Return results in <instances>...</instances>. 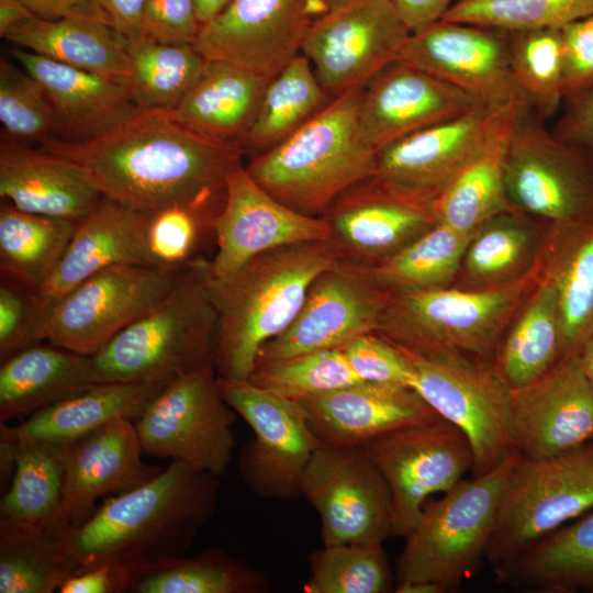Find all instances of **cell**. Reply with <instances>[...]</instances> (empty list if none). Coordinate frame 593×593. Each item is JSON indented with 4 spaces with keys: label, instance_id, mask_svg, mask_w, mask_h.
<instances>
[{
    "label": "cell",
    "instance_id": "obj_1",
    "mask_svg": "<svg viewBox=\"0 0 593 593\" xmlns=\"http://www.w3.org/2000/svg\"><path fill=\"white\" fill-rule=\"evenodd\" d=\"M76 165L102 197L154 214L181 206L212 227L233 166L244 147L202 136L163 110H139L87 142L54 139L38 146Z\"/></svg>",
    "mask_w": 593,
    "mask_h": 593
},
{
    "label": "cell",
    "instance_id": "obj_2",
    "mask_svg": "<svg viewBox=\"0 0 593 593\" xmlns=\"http://www.w3.org/2000/svg\"><path fill=\"white\" fill-rule=\"evenodd\" d=\"M217 477L171 461L146 483L109 496L70 537L78 572L124 568L186 556L217 504Z\"/></svg>",
    "mask_w": 593,
    "mask_h": 593
},
{
    "label": "cell",
    "instance_id": "obj_3",
    "mask_svg": "<svg viewBox=\"0 0 593 593\" xmlns=\"http://www.w3.org/2000/svg\"><path fill=\"white\" fill-rule=\"evenodd\" d=\"M219 325L213 366L219 378L246 382L260 348L299 314L316 277L336 258L326 242L278 247L250 259L225 279L211 278Z\"/></svg>",
    "mask_w": 593,
    "mask_h": 593
},
{
    "label": "cell",
    "instance_id": "obj_4",
    "mask_svg": "<svg viewBox=\"0 0 593 593\" xmlns=\"http://www.w3.org/2000/svg\"><path fill=\"white\" fill-rule=\"evenodd\" d=\"M360 89L333 98L288 138L256 155L245 166L248 175L287 206L322 216L340 192L376 172L378 152L359 124Z\"/></svg>",
    "mask_w": 593,
    "mask_h": 593
},
{
    "label": "cell",
    "instance_id": "obj_5",
    "mask_svg": "<svg viewBox=\"0 0 593 593\" xmlns=\"http://www.w3.org/2000/svg\"><path fill=\"white\" fill-rule=\"evenodd\" d=\"M204 260H189L164 300L91 356L97 383H168L213 362L219 312Z\"/></svg>",
    "mask_w": 593,
    "mask_h": 593
},
{
    "label": "cell",
    "instance_id": "obj_6",
    "mask_svg": "<svg viewBox=\"0 0 593 593\" xmlns=\"http://www.w3.org/2000/svg\"><path fill=\"white\" fill-rule=\"evenodd\" d=\"M540 276L539 268L493 289L449 286L392 293L374 333L424 356L459 354L494 361L504 333Z\"/></svg>",
    "mask_w": 593,
    "mask_h": 593
},
{
    "label": "cell",
    "instance_id": "obj_7",
    "mask_svg": "<svg viewBox=\"0 0 593 593\" xmlns=\"http://www.w3.org/2000/svg\"><path fill=\"white\" fill-rule=\"evenodd\" d=\"M521 452L516 449L486 473L472 475L424 505L404 537L396 585L422 583L455 592L485 557L501 494Z\"/></svg>",
    "mask_w": 593,
    "mask_h": 593
},
{
    "label": "cell",
    "instance_id": "obj_8",
    "mask_svg": "<svg viewBox=\"0 0 593 593\" xmlns=\"http://www.w3.org/2000/svg\"><path fill=\"white\" fill-rule=\"evenodd\" d=\"M593 510V441L546 458L522 454L500 497L484 559L493 568Z\"/></svg>",
    "mask_w": 593,
    "mask_h": 593
},
{
    "label": "cell",
    "instance_id": "obj_9",
    "mask_svg": "<svg viewBox=\"0 0 593 593\" xmlns=\"http://www.w3.org/2000/svg\"><path fill=\"white\" fill-rule=\"evenodd\" d=\"M396 347L413 368V389L468 438L474 461L472 475L489 472L516 450L513 389L494 361L459 354L424 356Z\"/></svg>",
    "mask_w": 593,
    "mask_h": 593
},
{
    "label": "cell",
    "instance_id": "obj_10",
    "mask_svg": "<svg viewBox=\"0 0 593 593\" xmlns=\"http://www.w3.org/2000/svg\"><path fill=\"white\" fill-rule=\"evenodd\" d=\"M186 265H119L101 270L46 312L36 329L37 342L86 356L97 354L164 300Z\"/></svg>",
    "mask_w": 593,
    "mask_h": 593
},
{
    "label": "cell",
    "instance_id": "obj_11",
    "mask_svg": "<svg viewBox=\"0 0 593 593\" xmlns=\"http://www.w3.org/2000/svg\"><path fill=\"white\" fill-rule=\"evenodd\" d=\"M235 414L210 362L169 381L134 425L144 452L220 477L232 459Z\"/></svg>",
    "mask_w": 593,
    "mask_h": 593
},
{
    "label": "cell",
    "instance_id": "obj_12",
    "mask_svg": "<svg viewBox=\"0 0 593 593\" xmlns=\"http://www.w3.org/2000/svg\"><path fill=\"white\" fill-rule=\"evenodd\" d=\"M528 110L519 114L507 144L510 203L547 224L593 215V155L550 133Z\"/></svg>",
    "mask_w": 593,
    "mask_h": 593
},
{
    "label": "cell",
    "instance_id": "obj_13",
    "mask_svg": "<svg viewBox=\"0 0 593 593\" xmlns=\"http://www.w3.org/2000/svg\"><path fill=\"white\" fill-rule=\"evenodd\" d=\"M360 448L390 489L395 537L412 530L429 495L456 486L474 465L466 435L439 415L384 434Z\"/></svg>",
    "mask_w": 593,
    "mask_h": 593
},
{
    "label": "cell",
    "instance_id": "obj_14",
    "mask_svg": "<svg viewBox=\"0 0 593 593\" xmlns=\"http://www.w3.org/2000/svg\"><path fill=\"white\" fill-rule=\"evenodd\" d=\"M434 200L378 174L365 177L322 214L326 244L336 260L377 267L438 223Z\"/></svg>",
    "mask_w": 593,
    "mask_h": 593
},
{
    "label": "cell",
    "instance_id": "obj_15",
    "mask_svg": "<svg viewBox=\"0 0 593 593\" xmlns=\"http://www.w3.org/2000/svg\"><path fill=\"white\" fill-rule=\"evenodd\" d=\"M226 403L250 426L255 438L242 450L239 472L262 497L302 495L305 468L320 441L299 401L251 384L219 378Z\"/></svg>",
    "mask_w": 593,
    "mask_h": 593
},
{
    "label": "cell",
    "instance_id": "obj_16",
    "mask_svg": "<svg viewBox=\"0 0 593 593\" xmlns=\"http://www.w3.org/2000/svg\"><path fill=\"white\" fill-rule=\"evenodd\" d=\"M410 34L390 0H349L311 23L301 52L335 98L396 61Z\"/></svg>",
    "mask_w": 593,
    "mask_h": 593
},
{
    "label": "cell",
    "instance_id": "obj_17",
    "mask_svg": "<svg viewBox=\"0 0 593 593\" xmlns=\"http://www.w3.org/2000/svg\"><path fill=\"white\" fill-rule=\"evenodd\" d=\"M301 490L320 516L323 546L383 544L392 536L390 489L361 448L320 444Z\"/></svg>",
    "mask_w": 593,
    "mask_h": 593
},
{
    "label": "cell",
    "instance_id": "obj_18",
    "mask_svg": "<svg viewBox=\"0 0 593 593\" xmlns=\"http://www.w3.org/2000/svg\"><path fill=\"white\" fill-rule=\"evenodd\" d=\"M391 294L370 268L336 260L316 277L294 321L260 348L256 362L342 348L374 333Z\"/></svg>",
    "mask_w": 593,
    "mask_h": 593
},
{
    "label": "cell",
    "instance_id": "obj_19",
    "mask_svg": "<svg viewBox=\"0 0 593 593\" xmlns=\"http://www.w3.org/2000/svg\"><path fill=\"white\" fill-rule=\"evenodd\" d=\"M398 60L462 90L479 103L527 104L511 69L508 32L439 20L411 32Z\"/></svg>",
    "mask_w": 593,
    "mask_h": 593
},
{
    "label": "cell",
    "instance_id": "obj_20",
    "mask_svg": "<svg viewBox=\"0 0 593 593\" xmlns=\"http://www.w3.org/2000/svg\"><path fill=\"white\" fill-rule=\"evenodd\" d=\"M217 251L208 260L213 279H225L256 256L287 245L326 242L323 216L300 213L262 189L242 163L231 168L222 206L212 223Z\"/></svg>",
    "mask_w": 593,
    "mask_h": 593
},
{
    "label": "cell",
    "instance_id": "obj_21",
    "mask_svg": "<svg viewBox=\"0 0 593 593\" xmlns=\"http://www.w3.org/2000/svg\"><path fill=\"white\" fill-rule=\"evenodd\" d=\"M306 0H233L203 24L193 43L209 61L273 78L300 55L313 22Z\"/></svg>",
    "mask_w": 593,
    "mask_h": 593
},
{
    "label": "cell",
    "instance_id": "obj_22",
    "mask_svg": "<svg viewBox=\"0 0 593 593\" xmlns=\"http://www.w3.org/2000/svg\"><path fill=\"white\" fill-rule=\"evenodd\" d=\"M522 107L479 104L407 135L378 153L374 174L435 199Z\"/></svg>",
    "mask_w": 593,
    "mask_h": 593
},
{
    "label": "cell",
    "instance_id": "obj_23",
    "mask_svg": "<svg viewBox=\"0 0 593 593\" xmlns=\"http://www.w3.org/2000/svg\"><path fill=\"white\" fill-rule=\"evenodd\" d=\"M512 435L526 458L564 454L593 441V390L573 354L513 389Z\"/></svg>",
    "mask_w": 593,
    "mask_h": 593
},
{
    "label": "cell",
    "instance_id": "obj_24",
    "mask_svg": "<svg viewBox=\"0 0 593 593\" xmlns=\"http://www.w3.org/2000/svg\"><path fill=\"white\" fill-rule=\"evenodd\" d=\"M149 221L150 214L101 197L77 221L61 259L35 291L37 326L57 301L103 269L119 265L159 266L149 246Z\"/></svg>",
    "mask_w": 593,
    "mask_h": 593
},
{
    "label": "cell",
    "instance_id": "obj_25",
    "mask_svg": "<svg viewBox=\"0 0 593 593\" xmlns=\"http://www.w3.org/2000/svg\"><path fill=\"white\" fill-rule=\"evenodd\" d=\"M134 421L118 417L64 448V488L58 517L79 527L105 496L128 492L163 471L142 460Z\"/></svg>",
    "mask_w": 593,
    "mask_h": 593
},
{
    "label": "cell",
    "instance_id": "obj_26",
    "mask_svg": "<svg viewBox=\"0 0 593 593\" xmlns=\"http://www.w3.org/2000/svg\"><path fill=\"white\" fill-rule=\"evenodd\" d=\"M479 104L462 90L401 60L360 89L359 124L379 153L388 145Z\"/></svg>",
    "mask_w": 593,
    "mask_h": 593
},
{
    "label": "cell",
    "instance_id": "obj_27",
    "mask_svg": "<svg viewBox=\"0 0 593 593\" xmlns=\"http://www.w3.org/2000/svg\"><path fill=\"white\" fill-rule=\"evenodd\" d=\"M299 402L318 441L333 448H360L438 415L414 389L395 383L358 381Z\"/></svg>",
    "mask_w": 593,
    "mask_h": 593
},
{
    "label": "cell",
    "instance_id": "obj_28",
    "mask_svg": "<svg viewBox=\"0 0 593 593\" xmlns=\"http://www.w3.org/2000/svg\"><path fill=\"white\" fill-rule=\"evenodd\" d=\"M11 56L43 87L64 141L98 138L141 110L122 83L20 47Z\"/></svg>",
    "mask_w": 593,
    "mask_h": 593
},
{
    "label": "cell",
    "instance_id": "obj_29",
    "mask_svg": "<svg viewBox=\"0 0 593 593\" xmlns=\"http://www.w3.org/2000/svg\"><path fill=\"white\" fill-rule=\"evenodd\" d=\"M0 197L25 212L79 221L102 195L70 161L5 141L0 147Z\"/></svg>",
    "mask_w": 593,
    "mask_h": 593
},
{
    "label": "cell",
    "instance_id": "obj_30",
    "mask_svg": "<svg viewBox=\"0 0 593 593\" xmlns=\"http://www.w3.org/2000/svg\"><path fill=\"white\" fill-rule=\"evenodd\" d=\"M540 271L558 298L559 359L578 354L593 333V215L548 224Z\"/></svg>",
    "mask_w": 593,
    "mask_h": 593
},
{
    "label": "cell",
    "instance_id": "obj_31",
    "mask_svg": "<svg viewBox=\"0 0 593 593\" xmlns=\"http://www.w3.org/2000/svg\"><path fill=\"white\" fill-rule=\"evenodd\" d=\"M3 38L16 47L127 88L131 67L125 38L92 13H77L55 20L33 15Z\"/></svg>",
    "mask_w": 593,
    "mask_h": 593
},
{
    "label": "cell",
    "instance_id": "obj_32",
    "mask_svg": "<svg viewBox=\"0 0 593 593\" xmlns=\"http://www.w3.org/2000/svg\"><path fill=\"white\" fill-rule=\"evenodd\" d=\"M270 80L228 63L208 60L183 99L165 112L202 136L240 144Z\"/></svg>",
    "mask_w": 593,
    "mask_h": 593
},
{
    "label": "cell",
    "instance_id": "obj_33",
    "mask_svg": "<svg viewBox=\"0 0 593 593\" xmlns=\"http://www.w3.org/2000/svg\"><path fill=\"white\" fill-rule=\"evenodd\" d=\"M98 384L91 356L36 343L0 366V423L32 415Z\"/></svg>",
    "mask_w": 593,
    "mask_h": 593
},
{
    "label": "cell",
    "instance_id": "obj_34",
    "mask_svg": "<svg viewBox=\"0 0 593 593\" xmlns=\"http://www.w3.org/2000/svg\"><path fill=\"white\" fill-rule=\"evenodd\" d=\"M167 383H98L14 426L0 423V441L70 444L114 418L135 421Z\"/></svg>",
    "mask_w": 593,
    "mask_h": 593
},
{
    "label": "cell",
    "instance_id": "obj_35",
    "mask_svg": "<svg viewBox=\"0 0 593 593\" xmlns=\"http://www.w3.org/2000/svg\"><path fill=\"white\" fill-rule=\"evenodd\" d=\"M547 223L519 211L500 213L475 230L455 281L463 289H493L540 268Z\"/></svg>",
    "mask_w": 593,
    "mask_h": 593
},
{
    "label": "cell",
    "instance_id": "obj_36",
    "mask_svg": "<svg viewBox=\"0 0 593 593\" xmlns=\"http://www.w3.org/2000/svg\"><path fill=\"white\" fill-rule=\"evenodd\" d=\"M500 584L544 593H593V510L493 568Z\"/></svg>",
    "mask_w": 593,
    "mask_h": 593
},
{
    "label": "cell",
    "instance_id": "obj_37",
    "mask_svg": "<svg viewBox=\"0 0 593 593\" xmlns=\"http://www.w3.org/2000/svg\"><path fill=\"white\" fill-rule=\"evenodd\" d=\"M75 528L59 517L22 523L0 517V593H53L78 564L70 550Z\"/></svg>",
    "mask_w": 593,
    "mask_h": 593
},
{
    "label": "cell",
    "instance_id": "obj_38",
    "mask_svg": "<svg viewBox=\"0 0 593 593\" xmlns=\"http://www.w3.org/2000/svg\"><path fill=\"white\" fill-rule=\"evenodd\" d=\"M514 111L483 149L435 198L438 223L472 234L491 217L515 210L505 188L504 165L507 144L519 114Z\"/></svg>",
    "mask_w": 593,
    "mask_h": 593
},
{
    "label": "cell",
    "instance_id": "obj_39",
    "mask_svg": "<svg viewBox=\"0 0 593 593\" xmlns=\"http://www.w3.org/2000/svg\"><path fill=\"white\" fill-rule=\"evenodd\" d=\"M560 312L555 288L540 276L497 347L494 362L512 389L545 374L560 357Z\"/></svg>",
    "mask_w": 593,
    "mask_h": 593
},
{
    "label": "cell",
    "instance_id": "obj_40",
    "mask_svg": "<svg viewBox=\"0 0 593 593\" xmlns=\"http://www.w3.org/2000/svg\"><path fill=\"white\" fill-rule=\"evenodd\" d=\"M65 444L44 440L0 441L2 475L13 472L1 499L0 517L42 523L58 517L64 488Z\"/></svg>",
    "mask_w": 593,
    "mask_h": 593
},
{
    "label": "cell",
    "instance_id": "obj_41",
    "mask_svg": "<svg viewBox=\"0 0 593 593\" xmlns=\"http://www.w3.org/2000/svg\"><path fill=\"white\" fill-rule=\"evenodd\" d=\"M126 593H265L267 578L216 547L194 557L125 568Z\"/></svg>",
    "mask_w": 593,
    "mask_h": 593
},
{
    "label": "cell",
    "instance_id": "obj_42",
    "mask_svg": "<svg viewBox=\"0 0 593 593\" xmlns=\"http://www.w3.org/2000/svg\"><path fill=\"white\" fill-rule=\"evenodd\" d=\"M3 201L0 208L1 276L36 291L61 259L77 221L25 212Z\"/></svg>",
    "mask_w": 593,
    "mask_h": 593
},
{
    "label": "cell",
    "instance_id": "obj_43",
    "mask_svg": "<svg viewBox=\"0 0 593 593\" xmlns=\"http://www.w3.org/2000/svg\"><path fill=\"white\" fill-rule=\"evenodd\" d=\"M332 99L309 59L298 55L268 83L255 121L240 145L245 152L269 150L302 127Z\"/></svg>",
    "mask_w": 593,
    "mask_h": 593
},
{
    "label": "cell",
    "instance_id": "obj_44",
    "mask_svg": "<svg viewBox=\"0 0 593 593\" xmlns=\"http://www.w3.org/2000/svg\"><path fill=\"white\" fill-rule=\"evenodd\" d=\"M131 77L127 90L141 110L174 109L208 60L193 44L161 43L145 35L125 38Z\"/></svg>",
    "mask_w": 593,
    "mask_h": 593
},
{
    "label": "cell",
    "instance_id": "obj_45",
    "mask_svg": "<svg viewBox=\"0 0 593 593\" xmlns=\"http://www.w3.org/2000/svg\"><path fill=\"white\" fill-rule=\"evenodd\" d=\"M472 234L437 223L391 258L370 268L391 293L454 286Z\"/></svg>",
    "mask_w": 593,
    "mask_h": 593
},
{
    "label": "cell",
    "instance_id": "obj_46",
    "mask_svg": "<svg viewBox=\"0 0 593 593\" xmlns=\"http://www.w3.org/2000/svg\"><path fill=\"white\" fill-rule=\"evenodd\" d=\"M511 69L529 108L541 118L553 115L563 94L560 29L508 32Z\"/></svg>",
    "mask_w": 593,
    "mask_h": 593
},
{
    "label": "cell",
    "instance_id": "obj_47",
    "mask_svg": "<svg viewBox=\"0 0 593 593\" xmlns=\"http://www.w3.org/2000/svg\"><path fill=\"white\" fill-rule=\"evenodd\" d=\"M383 544L323 546L310 557L307 593H385L393 577Z\"/></svg>",
    "mask_w": 593,
    "mask_h": 593
},
{
    "label": "cell",
    "instance_id": "obj_48",
    "mask_svg": "<svg viewBox=\"0 0 593 593\" xmlns=\"http://www.w3.org/2000/svg\"><path fill=\"white\" fill-rule=\"evenodd\" d=\"M360 381L340 348L256 362L248 382L295 401Z\"/></svg>",
    "mask_w": 593,
    "mask_h": 593
},
{
    "label": "cell",
    "instance_id": "obj_49",
    "mask_svg": "<svg viewBox=\"0 0 593 593\" xmlns=\"http://www.w3.org/2000/svg\"><path fill=\"white\" fill-rule=\"evenodd\" d=\"M593 13V0H458L440 20L505 32L562 29Z\"/></svg>",
    "mask_w": 593,
    "mask_h": 593
},
{
    "label": "cell",
    "instance_id": "obj_50",
    "mask_svg": "<svg viewBox=\"0 0 593 593\" xmlns=\"http://www.w3.org/2000/svg\"><path fill=\"white\" fill-rule=\"evenodd\" d=\"M0 121L7 141L27 145L61 139L53 107L40 82L20 64L0 60Z\"/></svg>",
    "mask_w": 593,
    "mask_h": 593
},
{
    "label": "cell",
    "instance_id": "obj_51",
    "mask_svg": "<svg viewBox=\"0 0 593 593\" xmlns=\"http://www.w3.org/2000/svg\"><path fill=\"white\" fill-rule=\"evenodd\" d=\"M204 230L211 225L198 213L174 206L150 214L148 239L150 250L161 267H181L192 254Z\"/></svg>",
    "mask_w": 593,
    "mask_h": 593
},
{
    "label": "cell",
    "instance_id": "obj_52",
    "mask_svg": "<svg viewBox=\"0 0 593 593\" xmlns=\"http://www.w3.org/2000/svg\"><path fill=\"white\" fill-rule=\"evenodd\" d=\"M340 349L360 381L395 383L413 389L414 372L409 359L378 334L360 335Z\"/></svg>",
    "mask_w": 593,
    "mask_h": 593
},
{
    "label": "cell",
    "instance_id": "obj_53",
    "mask_svg": "<svg viewBox=\"0 0 593 593\" xmlns=\"http://www.w3.org/2000/svg\"><path fill=\"white\" fill-rule=\"evenodd\" d=\"M36 328L35 291L1 276L0 361L38 343Z\"/></svg>",
    "mask_w": 593,
    "mask_h": 593
},
{
    "label": "cell",
    "instance_id": "obj_54",
    "mask_svg": "<svg viewBox=\"0 0 593 593\" xmlns=\"http://www.w3.org/2000/svg\"><path fill=\"white\" fill-rule=\"evenodd\" d=\"M563 94L568 101L593 86V13L560 29Z\"/></svg>",
    "mask_w": 593,
    "mask_h": 593
},
{
    "label": "cell",
    "instance_id": "obj_55",
    "mask_svg": "<svg viewBox=\"0 0 593 593\" xmlns=\"http://www.w3.org/2000/svg\"><path fill=\"white\" fill-rule=\"evenodd\" d=\"M142 29L157 42L193 44L201 29L194 0H145Z\"/></svg>",
    "mask_w": 593,
    "mask_h": 593
},
{
    "label": "cell",
    "instance_id": "obj_56",
    "mask_svg": "<svg viewBox=\"0 0 593 593\" xmlns=\"http://www.w3.org/2000/svg\"><path fill=\"white\" fill-rule=\"evenodd\" d=\"M568 102L555 134L593 155V86Z\"/></svg>",
    "mask_w": 593,
    "mask_h": 593
},
{
    "label": "cell",
    "instance_id": "obj_57",
    "mask_svg": "<svg viewBox=\"0 0 593 593\" xmlns=\"http://www.w3.org/2000/svg\"><path fill=\"white\" fill-rule=\"evenodd\" d=\"M59 593H126V570L122 566L102 563L70 575Z\"/></svg>",
    "mask_w": 593,
    "mask_h": 593
},
{
    "label": "cell",
    "instance_id": "obj_58",
    "mask_svg": "<svg viewBox=\"0 0 593 593\" xmlns=\"http://www.w3.org/2000/svg\"><path fill=\"white\" fill-rule=\"evenodd\" d=\"M145 0H90L92 12L124 38L143 34Z\"/></svg>",
    "mask_w": 593,
    "mask_h": 593
},
{
    "label": "cell",
    "instance_id": "obj_59",
    "mask_svg": "<svg viewBox=\"0 0 593 593\" xmlns=\"http://www.w3.org/2000/svg\"><path fill=\"white\" fill-rule=\"evenodd\" d=\"M411 32L436 21L458 0H390Z\"/></svg>",
    "mask_w": 593,
    "mask_h": 593
},
{
    "label": "cell",
    "instance_id": "obj_60",
    "mask_svg": "<svg viewBox=\"0 0 593 593\" xmlns=\"http://www.w3.org/2000/svg\"><path fill=\"white\" fill-rule=\"evenodd\" d=\"M34 15L55 20L77 13H92L90 0H20ZM96 15V14H94Z\"/></svg>",
    "mask_w": 593,
    "mask_h": 593
},
{
    "label": "cell",
    "instance_id": "obj_61",
    "mask_svg": "<svg viewBox=\"0 0 593 593\" xmlns=\"http://www.w3.org/2000/svg\"><path fill=\"white\" fill-rule=\"evenodd\" d=\"M34 14L20 0H0V35L3 38L13 27Z\"/></svg>",
    "mask_w": 593,
    "mask_h": 593
},
{
    "label": "cell",
    "instance_id": "obj_62",
    "mask_svg": "<svg viewBox=\"0 0 593 593\" xmlns=\"http://www.w3.org/2000/svg\"><path fill=\"white\" fill-rule=\"evenodd\" d=\"M233 0H194L197 18L201 26L221 13Z\"/></svg>",
    "mask_w": 593,
    "mask_h": 593
},
{
    "label": "cell",
    "instance_id": "obj_63",
    "mask_svg": "<svg viewBox=\"0 0 593 593\" xmlns=\"http://www.w3.org/2000/svg\"><path fill=\"white\" fill-rule=\"evenodd\" d=\"M578 359L580 367L593 390V333L580 347Z\"/></svg>",
    "mask_w": 593,
    "mask_h": 593
},
{
    "label": "cell",
    "instance_id": "obj_64",
    "mask_svg": "<svg viewBox=\"0 0 593 593\" xmlns=\"http://www.w3.org/2000/svg\"><path fill=\"white\" fill-rule=\"evenodd\" d=\"M327 4L329 11L339 8L340 5L345 4L349 0H324Z\"/></svg>",
    "mask_w": 593,
    "mask_h": 593
}]
</instances>
